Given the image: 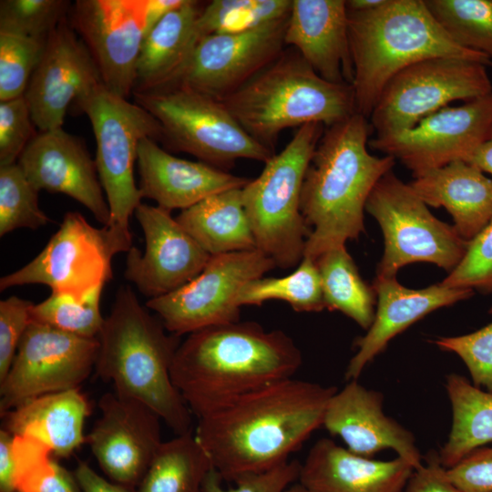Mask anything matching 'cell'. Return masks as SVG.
I'll list each match as a JSON object with an SVG mask.
<instances>
[{
    "instance_id": "cell-36",
    "label": "cell",
    "mask_w": 492,
    "mask_h": 492,
    "mask_svg": "<svg viewBox=\"0 0 492 492\" xmlns=\"http://www.w3.org/2000/svg\"><path fill=\"white\" fill-rule=\"evenodd\" d=\"M15 492H82L74 473L54 458L51 449L36 438L14 436Z\"/></svg>"
},
{
    "instance_id": "cell-2",
    "label": "cell",
    "mask_w": 492,
    "mask_h": 492,
    "mask_svg": "<svg viewBox=\"0 0 492 492\" xmlns=\"http://www.w3.org/2000/svg\"><path fill=\"white\" fill-rule=\"evenodd\" d=\"M302 363L300 349L283 331L239 321L188 334L176 351L170 375L200 419L251 392L292 378Z\"/></svg>"
},
{
    "instance_id": "cell-50",
    "label": "cell",
    "mask_w": 492,
    "mask_h": 492,
    "mask_svg": "<svg viewBox=\"0 0 492 492\" xmlns=\"http://www.w3.org/2000/svg\"><path fill=\"white\" fill-rule=\"evenodd\" d=\"M14 436L0 430V492H15V464L13 452Z\"/></svg>"
},
{
    "instance_id": "cell-31",
    "label": "cell",
    "mask_w": 492,
    "mask_h": 492,
    "mask_svg": "<svg viewBox=\"0 0 492 492\" xmlns=\"http://www.w3.org/2000/svg\"><path fill=\"white\" fill-rule=\"evenodd\" d=\"M446 389L452 408V425L438 456L447 469L492 442V393L481 390L457 374L446 377Z\"/></svg>"
},
{
    "instance_id": "cell-35",
    "label": "cell",
    "mask_w": 492,
    "mask_h": 492,
    "mask_svg": "<svg viewBox=\"0 0 492 492\" xmlns=\"http://www.w3.org/2000/svg\"><path fill=\"white\" fill-rule=\"evenodd\" d=\"M441 27L458 46L492 62V0H425Z\"/></svg>"
},
{
    "instance_id": "cell-24",
    "label": "cell",
    "mask_w": 492,
    "mask_h": 492,
    "mask_svg": "<svg viewBox=\"0 0 492 492\" xmlns=\"http://www.w3.org/2000/svg\"><path fill=\"white\" fill-rule=\"evenodd\" d=\"M284 43L325 80L352 86L346 1L292 0Z\"/></svg>"
},
{
    "instance_id": "cell-23",
    "label": "cell",
    "mask_w": 492,
    "mask_h": 492,
    "mask_svg": "<svg viewBox=\"0 0 492 492\" xmlns=\"http://www.w3.org/2000/svg\"><path fill=\"white\" fill-rule=\"evenodd\" d=\"M372 285L377 298V309L365 335L354 343L357 351L345 371L348 381L357 380L364 367L385 349L390 340L414 323L435 310L474 294L472 289L446 287L441 283L410 289L400 284L396 277L375 276Z\"/></svg>"
},
{
    "instance_id": "cell-22",
    "label": "cell",
    "mask_w": 492,
    "mask_h": 492,
    "mask_svg": "<svg viewBox=\"0 0 492 492\" xmlns=\"http://www.w3.org/2000/svg\"><path fill=\"white\" fill-rule=\"evenodd\" d=\"M383 400L381 393L350 380L330 398L323 425L356 455L371 457L384 449H393L414 469L419 468L422 456L414 435L384 413Z\"/></svg>"
},
{
    "instance_id": "cell-10",
    "label": "cell",
    "mask_w": 492,
    "mask_h": 492,
    "mask_svg": "<svg viewBox=\"0 0 492 492\" xmlns=\"http://www.w3.org/2000/svg\"><path fill=\"white\" fill-rule=\"evenodd\" d=\"M365 210L379 223L384 241L376 276L396 277L413 262H430L452 272L465 257L468 241L454 225L436 218L410 184L393 170L373 189Z\"/></svg>"
},
{
    "instance_id": "cell-40",
    "label": "cell",
    "mask_w": 492,
    "mask_h": 492,
    "mask_svg": "<svg viewBox=\"0 0 492 492\" xmlns=\"http://www.w3.org/2000/svg\"><path fill=\"white\" fill-rule=\"evenodd\" d=\"M46 41L0 31V102L25 95Z\"/></svg>"
},
{
    "instance_id": "cell-9",
    "label": "cell",
    "mask_w": 492,
    "mask_h": 492,
    "mask_svg": "<svg viewBox=\"0 0 492 492\" xmlns=\"http://www.w3.org/2000/svg\"><path fill=\"white\" fill-rule=\"evenodd\" d=\"M160 124L170 148L226 169L240 159L266 163L274 152L251 137L221 101L180 87L134 92Z\"/></svg>"
},
{
    "instance_id": "cell-42",
    "label": "cell",
    "mask_w": 492,
    "mask_h": 492,
    "mask_svg": "<svg viewBox=\"0 0 492 492\" xmlns=\"http://www.w3.org/2000/svg\"><path fill=\"white\" fill-rule=\"evenodd\" d=\"M440 283L492 292V220L469 241L463 260Z\"/></svg>"
},
{
    "instance_id": "cell-16",
    "label": "cell",
    "mask_w": 492,
    "mask_h": 492,
    "mask_svg": "<svg viewBox=\"0 0 492 492\" xmlns=\"http://www.w3.org/2000/svg\"><path fill=\"white\" fill-rule=\"evenodd\" d=\"M492 131V94L445 107L413 128L374 137L368 146L409 169L414 178L456 160H466Z\"/></svg>"
},
{
    "instance_id": "cell-51",
    "label": "cell",
    "mask_w": 492,
    "mask_h": 492,
    "mask_svg": "<svg viewBox=\"0 0 492 492\" xmlns=\"http://www.w3.org/2000/svg\"><path fill=\"white\" fill-rule=\"evenodd\" d=\"M483 173L492 176V131L489 137L478 146L466 160Z\"/></svg>"
},
{
    "instance_id": "cell-45",
    "label": "cell",
    "mask_w": 492,
    "mask_h": 492,
    "mask_svg": "<svg viewBox=\"0 0 492 492\" xmlns=\"http://www.w3.org/2000/svg\"><path fill=\"white\" fill-rule=\"evenodd\" d=\"M300 470L298 460H289L265 472L243 475L234 480V487L224 488L213 469L205 480L204 492H284L298 481Z\"/></svg>"
},
{
    "instance_id": "cell-21",
    "label": "cell",
    "mask_w": 492,
    "mask_h": 492,
    "mask_svg": "<svg viewBox=\"0 0 492 492\" xmlns=\"http://www.w3.org/2000/svg\"><path fill=\"white\" fill-rule=\"evenodd\" d=\"M17 164L39 191L65 194L85 206L107 226L110 210L95 159L85 143L62 128L36 134Z\"/></svg>"
},
{
    "instance_id": "cell-17",
    "label": "cell",
    "mask_w": 492,
    "mask_h": 492,
    "mask_svg": "<svg viewBox=\"0 0 492 492\" xmlns=\"http://www.w3.org/2000/svg\"><path fill=\"white\" fill-rule=\"evenodd\" d=\"M68 20L87 46L111 93L134 92L137 64L148 29V0H77Z\"/></svg>"
},
{
    "instance_id": "cell-26",
    "label": "cell",
    "mask_w": 492,
    "mask_h": 492,
    "mask_svg": "<svg viewBox=\"0 0 492 492\" xmlns=\"http://www.w3.org/2000/svg\"><path fill=\"white\" fill-rule=\"evenodd\" d=\"M413 471L400 456L376 460L321 438L301 463L298 482L312 492H403Z\"/></svg>"
},
{
    "instance_id": "cell-33",
    "label": "cell",
    "mask_w": 492,
    "mask_h": 492,
    "mask_svg": "<svg viewBox=\"0 0 492 492\" xmlns=\"http://www.w3.org/2000/svg\"><path fill=\"white\" fill-rule=\"evenodd\" d=\"M325 309L339 311L368 330L375 315L376 294L365 282L345 245L331 248L315 259Z\"/></svg>"
},
{
    "instance_id": "cell-37",
    "label": "cell",
    "mask_w": 492,
    "mask_h": 492,
    "mask_svg": "<svg viewBox=\"0 0 492 492\" xmlns=\"http://www.w3.org/2000/svg\"><path fill=\"white\" fill-rule=\"evenodd\" d=\"M292 0H213L198 17L199 38L252 29L287 15Z\"/></svg>"
},
{
    "instance_id": "cell-3",
    "label": "cell",
    "mask_w": 492,
    "mask_h": 492,
    "mask_svg": "<svg viewBox=\"0 0 492 492\" xmlns=\"http://www.w3.org/2000/svg\"><path fill=\"white\" fill-rule=\"evenodd\" d=\"M368 120L355 112L327 127L312 155L301 192V211L311 229L303 257L315 260L365 231L366 201L395 164L390 156L368 151Z\"/></svg>"
},
{
    "instance_id": "cell-8",
    "label": "cell",
    "mask_w": 492,
    "mask_h": 492,
    "mask_svg": "<svg viewBox=\"0 0 492 492\" xmlns=\"http://www.w3.org/2000/svg\"><path fill=\"white\" fill-rule=\"evenodd\" d=\"M89 118L96 139V166L110 210L106 226L122 252L132 245L129 220L143 199L135 182L139 142L162 139L159 122L143 107L102 84L75 103Z\"/></svg>"
},
{
    "instance_id": "cell-47",
    "label": "cell",
    "mask_w": 492,
    "mask_h": 492,
    "mask_svg": "<svg viewBox=\"0 0 492 492\" xmlns=\"http://www.w3.org/2000/svg\"><path fill=\"white\" fill-rule=\"evenodd\" d=\"M446 473L462 492H492V447L472 451Z\"/></svg>"
},
{
    "instance_id": "cell-38",
    "label": "cell",
    "mask_w": 492,
    "mask_h": 492,
    "mask_svg": "<svg viewBox=\"0 0 492 492\" xmlns=\"http://www.w3.org/2000/svg\"><path fill=\"white\" fill-rule=\"evenodd\" d=\"M103 288H97L85 299L51 292L50 296L31 309V321L87 338L98 336L105 318L100 300Z\"/></svg>"
},
{
    "instance_id": "cell-7",
    "label": "cell",
    "mask_w": 492,
    "mask_h": 492,
    "mask_svg": "<svg viewBox=\"0 0 492 492\" xmlns=\"http://www.w3.org/2000/svg\"><path fill=\"white\" fill-rule=\"evenodd\" d=\"M323 131L324 125L318 122L299 127L285 148L241 189L256 249L278 268L295 267L303 258L311 229L301 211V192L306 169Z\"/></svg>"
},
{
    "instance_id": "cell-43",
    "label": "cell",
    "mask_w": 492,
    "mask_h": 492,
    "mask_svg": "<svg viewBox=\"0 0 492 492\" xmlns=\"http://www.w3.org/2000/svg\"><path fill=\"white\" fill-rule=\"evenodd\" d=\"M435 343L457 354L466 365L474 385L492 393V323L468 334L437 338Z\"/></svg>"
},
{
    "instance_id": "cell-30",
    "label": "cell",
    "mask_w": 492,
    "mask_h": 492,
    "mask_svg": "<svg viewBox=\"0 0 492 492\" xmlns=\"http://www.w3.org/2000/svg\"><path fill=\"white\" fill-rule=\"evenodd\" d=\"M241 189L210 195L176 217L211 256L256 249L242 203Z\"/></svg>"
},
{
    "instance_id": "cell-44",
    "label": "cell",
    "mask_w": 492,
    "mask_h": 492,
    "mask_svg": "<svg viewBox=\"0 0 492 492\" xmlns=\"http://www.w3.org/2000/svg\"><path fill=\"white\" fill-rule=\"evenodd\" d=\"M25 96L0 102V166L16 163L36 136Z\"/></svg>"
},
{
    "instance_id": "cell-48",
    "label": "cell",
    "mask_w": 492,
    "mask_h": 492,
    "mask_svg": "<svg viewBox=\"0 0 492 492\" xmlns=\"http://www.w3.org/2000/svg\"><path fill=\"white\" fill-rule=\"evenodd\" d=\"M403 492H462L449 479L438 453L429 452L425 464L414 469Z\"/></svg>"
},
{
    "instance_id": "cell-25",
    "label": "cell",
    "mask_w": 492,
    "mask_h": 492,
    "mask_svg": "<svg viewBox=\"0 0 492 492\" xmlns=\"http://www.w3.org/2000/svg\"><path fill=\"white\" fill-rule=\"evenodd\" d=\"M137 161L142 198L155 200L169 211L183 210L210 195L241 189L250 181L201 161L175 157L149 138L139 142Z\"/></svg>"
},
{
    "instance_id": "cell-15",
    "label": "cell",
    "mask_w": 492,
    "mask_h": 492,
    "mask_svg": "<svg viewBox=\"0 0 492 492\" xmlns=\"http://www.w3.org/2000/svg\"><path fill=\"white\" fill-rule=\"evenodd\" d=\"M288 15L252 29L200 38L180 71L161 88L186 87L222 101L283 52Z\"/></svg>"
},
{
    "instance_id": "cell-1",
    "label": "cell",
    "mask_w": 492,
    "mask_h": 492,
    "mask_svg": "<svg viewBox=\"0 0 492 492\" xmlns=\"http://www.w3.org/2000/svg\"><path fill=\"white\" fill-rule=\"evenodd\" d=\"M334 386L289 378L198 419L194 435L222 480L289 461L321 425Z\"/></svg>"
},
{
    "instance_id": "cell-29",
    "label": "cell",
    "mask_w": 492,
    "mask_h": 492,
    "mask_svg": "<svg viewBox=\"0 0 492 492\" xmlns=\"http://www.w3.org/2000/svg\"><path fill=\"white\" fill-rule=\"evenodd\" d=\"M201 10L200 2L185 0L147 33L137 64L134 92L161 88L180 71L200 41L196 23Z\"/></svg>"
},
{
    "instance_id": "cell-52",
    "label": "cell",
    "mask_w": 492,
    "mask_h": 492,
    "mask_svg": "<svg viewBox=\"0 0 492 492\" xmlns=\"http://www.w3.org/2000/svg\"><path fill=\"white\" fill-rule=\"evenodd\" d=\"M185 0H148L147 33L168 13L180 6ZM147 35V34H146Z\"/></svg>"
},
{
    "instance_id": "cell-32",
    "label": "cell",
    "mask_w": 492,
    "mask_h": 492,
    "mask_svg": "<svg viewBox=\"0 0 492 492\" xmlns=\"http://www.w3.org/2000/svg\"><path fill=\"white\" fill-rule=\"evenodd\" d=\"M213 470L211 460L194 433L162 442L137 492H204Z\"/></svg>"
},
{
    "instance_id": "cell-27",
    "label": "cell",
    "mask_w": 492,
    "mask_h": 492,
    "mask_svg": "<svg viewBox=\"0 0 492 492\" xmlns=\"http://www.w3.org/2000/svg\"><path fill=\"white\" fill-rule=\"evenodd\" d=\"M427 206L444 207L466 241L492 220V179L465 160H456L415 177L410 183Z\"/></svg>"
},
{
    "instance_id": "cell-39",
    "label": "cell",
    "mask_w": 492,
    "mask_h": 492,
    "mask_svg": "<svg viewBox=\"0 0 492 492\" xmlns=\"http://www.w3.org/2000/svg\"><path fill=\"white\" fill-rule=\"evenodd\" d=\"M38 190L16 163L0 166V236L20 228L36 230L50 222L38 203Z\"/></svg>"
},
{
    "instance_id": "cell-5",
    "label": "cell",
    "mask_w": 492,
    "mask_h": 492,
    "mask_svg": "<svg viewBox=\"0 0 492 492\" xmlns=\"http://www.w3.org/2000/svg\"><path fill=\"white\" fill-rule=\"evenodd\" d=\"M347 14L355 111L368 119L389 80L415 63L456 57L492 66L487 56L456 44L425 0H384Z\"/></svg>"
},
{
    "instance_id": "cell-28",
    "label": "cell",
    "mask_w": 492,
    "mask_h": 492,
    "mask_svg": "<svg viewBox=\"0 0 492 492\" xmlns=\"http://www.w3.org/2000/svg\"><path fill=\"white\" fill-rule=\"evenodd\" d=\"M87 398L78 388L30 399L5 415V429L14 436H27L47 446L53 456L68 457L83 443Z\"/></svg>"
},
{
    "instance_id": "cell-11",
    "label": "cell",
    "mask_w": 492,
    "mask_h": 492,
    "mask_svg": "<svg viewBox=\"0 0 492 492\" xmlns=\"http://www.w3.org/2000/svg\"><path fill=\"white\" fill-rule=\"evenodd\" d=\"M492 94L487 67L456 57H433L394 76L383 89L369 118L375 137L407 130L456 100Z\"/></svg>"
},
{
    "instance_id": "cell-18",
    "label": "cell",
    "mask_w": 492,
    "mask_h": 492,
    "mask_svg": "<svg viewBox=\"0 0 492 492\" xmlns=\"http://www.w3.org/2000/svg\"><path fill=\"white\" fill-rule=\"evenodd\" d=\"M98 407L87 443L109 480L136 488L162 444L161 419L142 402L115 392L104 394Z\"/></svg>"
},
{
    "instance_id": "cell-13",
    "label": "cell",
    "mask_w": 492,
    "mask_h": 492,
    "mask_svg": "<svg viewBox=\"0 0 492 492\" xmlns=\"http://www.w3.org/2000/svg\"><path fill=\"white\" fill-rule=\"evenodd\" d=\"M275 268L274 261L257 249L212 255L194 279L172 292L148 300L146 307L178 336L239 322L240 291Z\"/></svg>"
},
{
    "instance_id": "cell-6",
    "label": "cell",
    "mask_w": 492,
    "mask_h": 492,
    "mask_svg": "<svg viewBox=\"0 0 492 492\" xmlns=\"http://www.w3.org/2000/svg\"><path fill=\"white\" fill-rule=\"evenodd\" d=\"M221 102L251 137L272 151L288 128L313 122L330 127L356 112L353 87L325 80L293 48Z\"/></svg>"
},
{
    "instance_id": "cell-46",
    "label": "cell",
    "mask_w": 492,
    "mask_h": 492,
    "mask_svg": "<svg viewBox=\"0 0 492 492\" xmlns=\"http://www.w3.org/2000/svg\"><path fill=\"white\" fill-rule=\"evenodd\" d=\"M33 305L32 302L15 295L0 302V382L7 374L31 323Z\"/></svg>"
},
{
    "instance_id": "cell-14",
    "label": "cell",
    "mask_w": 492,
    "mask_h": 492,
    "mask_svg": "<svg viewBox=\"0 0 492 492\" xmlns=\"http://www.w3.org/2000/svg\"><path fill=\"white\" fill-rule=\"evenodd\" d=\"M97 337L78 336L31 321L0 382V414L44 395L78 388L95 370Z\"/></svg>"
},
{
    "instance_id": "cell-41",
    "label": "cell",
    "mask_w": 492,
    "mask_h": 492,
    "mask_svg": "<svg viewBox=\"0 0 492 492\" xmlns=\"http://www.w3.org/2000/svg\"><path fill=\"white\" fill-rule=\"evenodd\" d=\"M70 7L65 0H2L0 31L46 41Z\"/></svg>"
},
{
    "instance_id": "cell-49",
    "label": "cell",
    "mask_w": 492,
    "mask_h": 492,
    "mask_svg": "<svg viewBox=\"0 0 492 492\" xmlns=\"http://www.w3.org/2000/svg\"><path fill=\"white\" fill-rule=\"evenodd\" d=\"M82 492H137L135 487H127L104 478L86 462H79L74 471Z\"/></svg>"
},
{
    "instance_id": "cell-53",
    "label": "cell",
    "mask_w": 492,
    "mask_h": 492,
    "mask_svg": "<svg viewBox=\"0 0 492 492\" xmlns=\"http://www.w3.org/2000/svg\"><path fill=\"white\" fill-rule=\"evenodd\" d=\"M284 492H312L298 481L291 485Z\"/></svg>"
},
{
    "instance_id": "cell-12",
    "label": "cell",
    "mask_w": 492,
    "mask_h": 492,
    "mask_svg": "<svg viewBox=\"0 0 492 492\" xmlns=\"http://www.w3.org/2000/svg\"><path fill=\"white\" fill-rule=\"evenodd\" d=\"M120 252L106 226L96 228L81 213L69 211L32 261L0 279V290L44 284L51 292L83 300L112 279V259Z\"/></svg>"
},
{
    "instance_id": "cell-4",
    "label": "cell",
    "mask_w": 492,
    "mask_h": 492,
    "mask_svg": "<svg viewBox=\"0 0 492 492\" xmlns=\"http://www.w3.org/2000/svg\"><path fill=\"white\" fill-rule=\"evenodd\" d=\"M97 339V376L118 395L149 406L176 436L193 433L192 413L170 375L179 336L140 304L130 286L118 288Z\"/></svg>"
},
{
    "instance_id": "cell-34",
    "label": "cell",
    "mask_w": 492,
    "mask_h": 492,
    "mask_svg": "<svg viewBox=\"0 0 492 492\" xmlns=\"http://www.w3.org/2000/svg\"><path fill=\"white\" fill-rule=\"evenodd\" d=\"M297 268L284 277H261L251 280L240 291L237 303L261 305L270 300L289 303L298 313L325 309L322 281L315 260L303 257Z\"/></svg>"
},
{
    "instance_id": "cell-20",
    "label": "cell",
    "mask_w": 492,
    "mask_h": 492,
    "mask_svg": "<svg viewBox=\"0 0 492 492\" xmlns=\"http://www.w3.org/2000/svg\"><path fill=\"white\" fill-rule=\"evenodd\" d=\"M102 84L90 52L65 16L47 36L24 95L35 126L41 132L61 128L69 106Z\"/></svg>"
},
{
    "instance_id": "cell-19",
    "label": "cell",
    "mask_w": 492,
    "mask_h": 492,
    "mask_svg": "<svg viewBox=\"0 0 492 492\" xmlns=\"http://www.w3.org/2000/svg\"><path fill=\"white\" fill-rule=\"evenodd\" d=\"M171 211L140 203L134 215L144 233L142 253L132 246L127 252L125 278L146 297L172 292L194 279L210 255L178 222Z\"/></svg>"
}]
</instances>
